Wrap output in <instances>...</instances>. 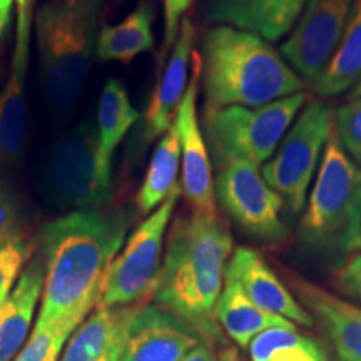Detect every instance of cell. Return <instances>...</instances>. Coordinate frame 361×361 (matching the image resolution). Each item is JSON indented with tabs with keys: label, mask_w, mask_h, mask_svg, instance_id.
Returning a JSON list of instances; mask_svg holds the SVG:
<instances>
[{
	"label": "cell",
	"mask_w": 361,
	"mask_h": 361,
	"mask_svg": "<svg viewBox=\"0 0 361 361\" xmlns=\"http://www.w3.org/2000/svg\"><path fill=\"white\" fill-rule=\"evenodd\" d=\"M13 0H0V47H2L4 39H6L8 25H11Z\"/></svg>",
	"instance_id": "cell-33"
},
{
	"label": "cell",
	"mask_w": 361,
	"mask_h": 361,
	"mask_svg": "<svg viewBox=\"0 0 361 361\" xmlns=\"http://www.w3.org/2000/svg\"><path fill=\"white\" fill-rule=\"evenodd\" d=\"M306 4L308 0H209L207 17L266 42H278L291 32Z\"/></svg>",
	"instance_id": "cell-17"
},
{
	"label": "cell",
	"mask_w": 361,
	"mask_h": 361,
	"mask_svg": "<svg viewBox=\"0 0 361 361\" xmlns=\"http://www.w3.org/2000/svg\"><path fill=\"white\" fill-rule=\"evenodd\" d=\"M336 284L345 295L361 301V255L353 256L338 271Z\"/></svg>",
	"instance_id": "cell-32"
},
{
	"label": "cell",
	"mask_w": 361,
	"mask_h": 361,
	"mask_svg": "<svg viewBox=\"0 0 361 361\" xmlns=\"http://www.w3.org/2000/svg\"><path fill=\"white\" fill-rule=\"evenodd\" d=\"M192 0H164V42L161 47L159 66L164 64L166 56L171 52L173 45L178 39L180 22L184 13L189 11Z\"/></svg>",
	"instance_id": "cell-31"
},
{
	"label": "cell",
	"mask_w": 361,
	"mask_h": 361,
	"mask_svg": "<svg viewBox=\"0 0 361 361\" xmlns=\"http://www.w3.org/2000/svg\"><path fill=\"white\" fill-rule=\"evenodd\" d=\"M72 333L35 323L29 340L13 361H59Z\"/></svg>",
	"instance_id": "cell-27"
},
{
	"label": "cell",
	"mask_w": 361,
	"mask_h": 361,
	"mask_svg": "<svg viewBox=\"0 0 361 361\" xmlns=\"http://www.w3.org/2000/svg\"><path fill=\"white\" fill-rule=\"evenodd\" d=\"M192 78L189 80L186 94L176 112L174 128L180 142V159H183V189L184 196L191 206L192 213L216 216L214 180L211 174V162L202 133L197 123V92L201 79V57L194 54Z\"/></svg>",
	"instance_id": "cell-13"
},
{
	"label": "cell",
	"mask_w": 361,
	"mask_h": 361,
	"mask_svg": "<svg viewBox=\"0 0 361 361\" xmlns=\"http://www.w3.org/2000/svg\"><path fill=\"white\" fill-rule=\"evenodd\" d=\"M178 184L171 196L142 221L112 261L99 305L107 308L141 306L154 295L162 264V246L171 216L180 196Z\"/></svg>",
	"instance_id": "cell-7"
},
{
	"label": "cell",
	"mask_w": 361,
	"mask_h": 361,
	"mask_svg": "<svg viewBox=\"0 0 361 361\" xmlns=\"http://www.w3.org/2000/svg\"><path fill=\"white\" fill-rule=\"evenodd\" d=\"M34 243L25 238L0 247V306L11 295L22 269L34 256Z\"/></svg>",
	"instance_id": "cell-28"
},
{
	"label": "cell",
	"mask_w": 361,
	"mask_h": 361,
	"mask_svg": "<svg viewBox=\"0 0 361 361\" xmlns=\"http://www.w3.org/2000/svg\"><path fill=\"white\" fill-rule=\"evenodd\" d=\"M356 0H308L290 37L281 45L284 61L314 82L340 47Z\"/></svg>",
	"instance_id": "cell-11"
},
{
	"label": "cell",
	"mask_w": 361,
	"mask_h": 361,
	"mask_svg": "<svg viewBox=\"0 0 361 361\" xmlns=\"http://www.w3.org/2000/svg\"><path fill=\"white\" fill-rule=\"evenodd\" d=\"M194 40H196L194 24L189 19H184L180 22L168 66L164 67L154 94L149 101L146 114L142 116V128L137 142L141 149L147 147L174 124L176 112L189 84V64L194 51Z\"/></svg>",
	"instance_id": "cell-15"
},
{
	"label": "cell",
	"mask_w": 361,
	"mask_h": 361,
	"mask_svg": "<svg viewBox=\"0 0 361 361\" xmlns=\"http://www.w3.org/2000/svg\"><path fill=\"white\" fill-rule=\"evenodd\" d=\"M336 137L345 152L361 166V99H351L336 111Z\"/></svg>",
	"instance_id": "cell-29"
},
{
	"label": "cell",
	"mask_w": 361,
	"mask_h": 361,
	"mask_svg": "<svg viewBox=\"0 0 361 361\" xmlns=\"http://www.w3.org/2000/svg\"><path fill=\"white\" fill-rule=\"evenodd\" d=\"M202 338L161 306L141 305L134 311L121 361H180Z\"/></svg>",
	"instance_id": "cell-14"
},
{
	"label": "cell",
	"mask_w": 361,
	"mask_h": 361,
	"mask_svg": "<svg viewBox=\"0 0 361 361\" xmlns=\"http://www.w3.org/2000/svg\"><path fill=\"white\" fill-rule=\"evenodd\" d=\"M291 283L308 313L322 324L338 361H361V308L301 278H293Z\"/></svg>",
	"instance_id": "cell-18"
},
{
	"label": "cell",
	"mask_w": 361,
	"mask_h": 361,
	"mask_svg": "<svg viewBox=\"0 0 361 361\" xmlns=\"http://www.w3.org/2000/svg\"><path fill=\"white\" fill-rule=\"evenodd\" d=\"M305 102L306 94L301 90L264 106H229L206 112L211 151L221 166L231 161L256 166L268 162Z\"/></svg>",
	"instance_id": "cell-6"
},
{
	"label": "cell",
	"mask_w": 361,
	"mask_h": 361,
	"mask_svg": "<svg viewBox=\"0 0 361 361\" xmlns=\"http://www.w3.org/2000/svg\"><path fill=\"white\" fill-rule=\"evenodd\" d=\"M236 279L243 291L255 305L271 314L281 316L293 324L313 326V316L298 303L284 284L279 281L268 263L255 250L238 247L226 266V274Z\"/></svg>",
	"instance_id": "cell-16"
},
{
	"label": "cell",
	"mask_w": 361,
	"mask_h": 361,
	"mask_svg": "<svg viewBox=\"0 0 361 361\" xmlns=\"http://www.w3.org/2000/svg\"><path fill=\"white\" fill-rule=\"evenodd\" d=\"M139 121L123 82L111 79L104 85L97 107V162L104 180L111 183L116 147ZM112 184V183H111Z\"/></svg>",
	"instance_id": "cell-22"
},
{
	"label": "cell",
	"mask_w": 361,
	"mask_h": 361,
	"mask_svg": "<svg viewBox=\"0 0 361 361\" xmlns=\"http://www.w3.org/2000/svg\"><path fill=\"white\" fill-rule=\"evenodd\" d=\"M333 121L331 107L322 102L308 104L261 169L266 184L286 202L291 213L298 214L305 207L322 149L333 133Z\"/></svg>",
	"instance_id": "cell-8"
},
{
	"label": "cell",
	"mask_w": 361,
	"mask_h": 361,
	"mask_svg": "<svg viewBox=\"0 0 361 361\" xmlns=\"http://www.w3.org/2000/svg\"><path fill=\"white\" fill-rule=\"evenodd\" d=\"M47 186L56 204L66 209H99L111 197L97 162V130L78 128L54 147L47 164Z\"/></svg>",
	"instance_id": "cell-10"
},
{
	"label": "cell",
	"mask_w": 361,
	"mask_h": 361,
	"mask_svg": "<svg viewBox=\"0 0 361 361\" xmlns=\"http://www.w3.org/2000/svg\"><path fill=\"white\" fill-rule=\"evenodd\" d=\"M216 322L241 348H247L259 333L269 328H295L288 319L252 303L236 279L229 276H224L223 291L216 305Z\"/></svg>",
	"instance_id": "cell-21"
},
{
	"label": "cell",
	"mask_w": 361,
	"mask_h": 361,
	"mask_svg": "<svg viewBox=\"0 0 361 361\" xmlns=\"http://www.w3.org/2000/svg\"><path fill=\"white\" fill-rule=\"evenodd\" d=\"M180 164V142L174 124L161 135L149 162L146 178L135 196V206L141 214H149L159 207L178 186Z\"/></svg>",
	"instance_id": "cell-24"
},
{
	"label": "cell",
	"mask_w": 361,
	"mask_h": 361,
	"mask_svg": "<svg viewBox=\"0 0 361 361\" xmlns=\"http://www.w3.org/2000/svg\"><path fill=\"white\" fill-rule=\"evenodd\" d=\"M306 250L341 259L361 250V166L329 135L313 191L300 224Z\"/></svg>",
	"instance_id": "cell-5"
},
{
	"label": "cell",
	"mask_w": 361,
	"mask_h": 361,
	"mask_svg": "<svg viewBox=\"0 0 361 361\" xmlns=\"http://www.w3.org/2000/svg\"><path fill=\"white\" fill-rule=\"evenodd\" d=\"M133 216L126 211H74L40 234L44 288L37 322L74 333L96 310L112 261L123 250Z\"/></svg>",
	"instance_id": "cell-1"
},
{
	"label": "cell",
	"mask_w": 361,
	"mask_h": 361,
	"mask_svg": "<svg viewBox=\"0 0 361 361\" xmlns=\"http://www.w3.org/2000/svg\"><path fill=\"white\" fill-rule=\"evenodd\" d=\"M351 99H361V80L351 90Z\"/></svg>",
	"instance_id": "cell-35"
},
{
	"label": "cell",
	"mask_w": 361,
	"mask_h": 361,
	"mask_svg": "<svg viewBox=\"0 0 361 361\" xmlns=\"http://www.w3.org/2000/svg\"><path fill=\"white\" fill-rule=\"evenodd\" d=\"M42 288L44 261L42 256L35 255L22 269L11 295L0 306V361L16 358L29 340Z\"/></svg>",
	"instance_id": "cell-20"
},
{
	"label": "cell",
	"mask_w": 361,
	"mask_h": 361,
	"mask_svg": "<svg viewBox=\"0 0 361 361\" xmlns=\"http://www.w3.org/2000/svg\"><path fill=\"white\" fill-rule=\"evenodd\" d=\"M202 47L206 112L264 106L305 87L276 49L246 30L218 25L206 34Z\"/></svg>",
	"instance_id": "cell-3"
},
{
	"label": "cell",
	"mask_w": 361,
	"mask_h": 361,
	"mask_svg": "<svg viewBox=\"0 0 361 361\" xmlns=\"http://www.w3.org/2000/svg\"><path fill=\"white\" fill-rule=\"evenodd\" d=\"M154 12L147 2H141L126 19L99 30L96 52L101 61L128 62L154 47L152 32Z\"/></svg>",
	"instance_id": "cell-23"
},
{
	"label": "cell",
	"mask_w": 361,
	"mask_h": 361,
	"mask_svg": "<svg viewBox=\"0 0 361 361\" xmlns=\"http://www.w3.org/2000/svg\"><path fill=\"white\" fill-rule=\"evenodd\" d=\"M180 361H218L213 353V350L207 345H201L197 348H194L191 353H188Z\"/></svg>",
	"instance_id": "cell-34"
},
{
	"label": "cell",
	"mask_w": 361,
	"mask_h": 361,
	"mask_svg": "<svg viewBox=\"0 0 361 361\" xmlns=\"http://www.w3.org/2000/svg\"><path fill=\"white\" fill-rule=\"evenodd\" d=\"M252 361H328L313 338L295 328H269L250 343Z\"/></svg>",
	"instance_id": "cell-26"
},
{
	"label": "cell",
	"mask_w": 361,
	"mask_h": 361,
	"mask_svg": "<svg viewBox=\"0 0 361 361\" xmlns=\"http://www.w3.org/2000/svg\"><path fill=\"white\" fill-rule=\"evenodd\" d=\"M102 11L104 0H56L39 8L34 24L40 74L54 109L67 111L82 92Z\"/></svg>",
	"instance_id": "cell-4"
},
{
	"label": "cell",
	"mask_w": 361,
	"mask_h": 361,
	"mask_svg": "<svg viewBox=\"0 0 361 361\" xmlns=\"http://www.w3.org/2000/svg\"><path fill=\"white\" fill-rule=\"evenodd\" d=\"M361 80V0H356L353 16L340 47L331 57L313 89L322 97H335L353 89Z\"/></svg>",
	"instance_id": "cell-25"
},
{
	"label": "cell",
	"mask_w": 361,
	"mask_h": 361,
	"mask_svg": "<svg viewBox=\"0 0 361 361\" xmlns=\"http://www.w3.org/2000/svg\"><path fill=\"white\" fill-rule=\"evenodd\" d=\"M24 211L12 188L0 179V247L24 238Z\"/></svg>",
	"instance_id": "cell-30"
},
{
	"label": "cell",
	"mask_w": 361,
	"mask_h": 361,
	"mask_svg": "<svg viewBox=\"0 0 361 361\" xmlns=\"http://www.w3.org/2000/svg\"><path fill=\"white\" fill-rule=\"evenodd\" d=\"M32 42V2L17 0L16 39L7 82L0 94V166L17 162L27 139L25 82Z\"/></svg>",
	"instance_id": "cell-12"
},
{
	"label": "cell",
	"mask_w": 361,
	"mask_h": 361,
	"mask_svg": "<svg viewBox=\"0 0 361 361\" xmlns=\"http://www.w3.org/2000/svg\"><path fill=\"white\" fill-rule=\"evenodd\" d=\"M231 250V233L218 216L191 213L171 228L152 296L206 341L218 336L216 305Z\"/></svg>",
	"instance_id": "cell-2"
},
{
	"label": "cell",
	"mask_w": 361,
	"mask_h": 361,
	"mask_svg": "<svg viewBox=\"0 0 361 361\" xmlns=\"http://www.w3.org/2000/svg\"><path fill=\"white\" fill-rule=\"evenodd\" d=\"M135 308L97 305L67 340L59 361H121Z\"/></svg>",
	"instance_id": "cell-19"
},
{
	"label": "cell",
	"mask_w": 361,
	"mask_h": 361,
	"mask_svg": "<svg viewBox=\"0 0 361 361\" xmlns=\"http://www.w3.org/2000/svg\"><path fill=\"white\" fill-rule=\"evenodd\" d=\"M221 206L251 238L279 245L288 229L279 218L283 200L271 189L259 168L247 161H231L221 168L214 183Z\"/></svg>",
	"instance_id": "cell-9"
}]
</instances>
